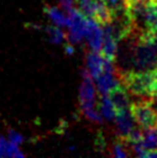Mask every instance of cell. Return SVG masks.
<instances>
[{"label":"cell","instance_id":"cell-10","mask_svg":"<svg viewBox=\"0 0 157 158\" xmlns=\"http://www.w3.org/2000/svg\"><path fill=\"white\" fill-rule=\"evenodd\" d=\"M144 29L151 32H157V4L149 1L144 16Z\"/></svg>","mask_w":157,"mask_h":158},{"label":"cell","instance_id":"cell-17","mask_svg":"<svg viewBox=\"0 0 157 158\" xmlns=\"http://www.w3.org/2000/svg\"><path fill=\"white\" fill-rule=\"evenodd\" d=\"M73 5H74V0H60V6L66 12H68L73 8L74 7Z\"/></svg>","mask_w":157,"mask_h":158},{"label":"cell","instance_id":"cell-12","mask_svg":"<svg viewBox=\"0 0 157 158\" xmlns=\"http://www.w3.org/2000/svg\"><path fill=\"white\" fill-rule=\"evenodd\" d=\"M100 113L103 114L108 120L114 119L116 114H117V111H116L113 104L111 103L108 95H102V96H100Z\"/></svg>","mask_w":157,"mask_h":158},{"label":"cell","instance_id":"cell-3","mask_svg":"<svg viewBox=\"0 0 157 158\" xmlns=\"http://www.w3.org/2000/svg\"><path fill=\"white\" fill-rule=\"evenodd\" d=\"M95 96H96V90L92 83V77L90 76L89 72L84 69L82 72V84L80 87V95H78L81 107L94 105Z\"/></svg>","mask_w":157,"mask_h":158},{"label":"cell","instance_id":"cell-14","mask_svg":"<svg viewBox=\"0 0 157 158\" xmlns=\"http://www.w3.org/2000/svg\"><path fill=\"white\" fill-rule=\"evenodd\" d=\"M81 110H82V113L84 114L89 120L95 121V123H103V118H102V115H100V114L98 113L95 109H94V105L81 107Z\"/></svg>","mask_w":157,"mask_h":158},{"label":"cell","instance_id":"cell-13","mask_svg":"<svg viewBox=\"0 0 157 158\" xmlns=\"http://www.w3.org/2000/svg\"><path fill=\"white\" fill-rule=\"evenodd\" d=\"M49 40L53 44H60L66 40V34L58 26H48L45 28Z\"/></svg>","mask_w":157,"mask_h":158},{"label":"cell","instance_id":"cell-1","mask_svg":"<svg viewBox=\"0 0 157 158\" xmlns=\"http://www.w3.org/2000/svg\"><path fill=\"white\" fill-rule=\"evenodd\" d=\"M120 83L128 92L143 99L153 96L154 87L157 80V67L149 70H131L119 76Z\"/></svg>","mask_w":157,"mask_h":158},{"label":"cell","instance_id":"cell-2","mask_svg":"<svg viewBox=\"0 0 157 158\" xmlns=\"http://www.w3.org/2000/svg\"><path fill=\"white\" fill-rule=\"evenodd\" d=\"M129 112L138 125L142 129L157 126V111L154 109L149 99H141L129 104Z\"/></svg>","mask_w":157,"mask_h":158},{"label":"cell","instance_id":"cell-19","mask_svg":"<svg viewBox=\"0 0 157 158\" xmlns=\"http://www.w3.org/2000/svg\"><path fill=\"white\" fill-rule=\"evenodd\" d=\"M78 1V5H81V4H84V2H87V1H89V0H76Z\"/></svg>","mask_w":157,"mask_h":158},{"label":"cell","instance_id":"cell-16","mask_svg":"<svg viewBox=\"0 0 157 158\" xmlns=\"http://www.w3.org/2000/svg\"><path fill=\"white\" fill-rule=\"evenodd\" d=\"M8 141L19 145L23 142V136L18 132H15L14 129H8Z\"/></svg>","mask_w":157,"mask_h":158},{"label":"cell","instance_id":"cell-8","mask_svg":"<svg viewBox=\"0 0 157 158\" xmlns=\"http://www.w3.org/2000/svg\"><path fill=\"white\" fill-rule=\"evenodd\" d=\"M104 66V58L98 51H91L87 54V70L92 79H96L102 73Z\"/></svg>","mask_w":157,"mask_h":158},{"label":"cell","instance_id":"cell-4","mask_svg":"<svg viewBox=\"0 0 157 158\" xmlns=\"http://www.w3.org/2000/svg\"><path fill=\"white\" fill-rule=\"evenodd\" d=\"M88 44L91 48V51H100L102 40H103V30L96 21L92 19L87 18V26H86V34Z\"/></svg>","mask_w":157,"mask_h":158},{"label":"cell","instance_id":"cell-7","mask_svg":"<svg viewBox=\"0 0 157 158\" xmlns=\"http://www.w3.org/2000/svg\"><path fill=\"white\" fill-rule=\"evenodd\" d=\"M102 30H103V40H102V45L98 52L105 60L113 62L116 58V51H117V40L106 30L104 29Z\"/></svg>","mask_w":157,"mask_h":158},{"label":"cell","instance_id":"cell-5","mask_svg":"<svg viewBox=\"0 0 157 158\" xmlns=\"http://www.w3.org/2000/svg\"><path fill=\"white\" fill-rule=\"evenodd\" d=\"M114 119H116V127H117L118 136H120V137H125L133 128L135 127L134 119H133L131 112H129V109L118 111Z\"/></svg>","mask_w":157,"mask_h":158},{"label":"cell","instance_id":"cell-9","mask_svg":"<svg viewBox=\"0 0 157 158\" xmlns=\"http://www.w3.org/2000/svg\"><path fill=\"white\" fill-rule=\"evenodd\" d=\"M142 132H143V135H142V140L140 141V145L143 150V152L147 151V150L157 149L156 128H147V129H142Z\"/></svg>","mask_w":157,"mask_h":158},{"label":"cell","instance_id":"cell-11","mask_svg":"<svg viewBox=\"0 0 157 158\" xmlns=\"http://www.w3.org/2000/svg\"><path fill=\"white\" fill-rule=\"evenodd\" d=\"M44 10H45L46 15H48L49 19L52 21L54 26L66 27L67 16H66L65 14L61 13L57 7H53V6H50V5H45V6H44Z\"/></svg>","mask_w":157,"mask_h":158},{"label":"cell","instance_id":"cell-6","mask_svg":"<svg viewBox=\"0 0 157 158\" xmlns=\"http://www.w3.org/2000/svg\"><path fill=\"white\" fill-rule=\"evenodd\" d=\"M110 101L113 104L116 111H121V110H127L131 104V99H129V95L126 89L119 85L117 88L112 89L111 91L108 94Z\"/></svg>","mask_w":157,"mask_h":158},{"label":"cell","instance_id":"cell-18","mask_svg":"<svg viewBox=\"0 0 157 158\" xmlns=\"http://www.w3.org/2000/svg\"><path fill=\"white\" fill-rule=\"evenodd\" d=\"M65 52L70 56V54H73V53H74V48H72L70 45H67V46L65 48Z\"/></svg>","mask_w":157,"mask_h":158},{"label":"cell","instance_id":"cell-15","mask_svg":"<svg viewBox=\"0 0 157 158\" xmlns=\"http://www.w3.org/2000/svg\"><path fill=\"white\" fill-rule=\"evenodd\" d=\"M95 147L98 151H104L106 148V141H105L104 135L100 132H98L95 136Z\"/></svg>","mask_w":157,"mask_h":158},{"label":"cell","instance_id":"cell-20","mask_svg":"<svg viewBox=\"0 0 157 158\" xmlns=\"http://www.w3.org/2000/svg\"><path fill=\"white\" fill-rule=\"evenodd\" d=\"M150 2H153V4H157V0H149Z\"/></svg>","mask_w":157,"mask_h":158}]
</instances>
